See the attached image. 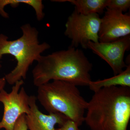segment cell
Here are the masks:
<instances>
[{
    "label": "cell",
    "mask_w": 130,
    "mask_h": 130,
    "mask_svg": "<svg viewBox=\"0 0 130 130\" xmlns=\"http://www.w3.org/2000/svg\"><path fill=\"white\" fill-rule=\"evenodd\" d=\"M101 23L99 14L84 15L74 9L66 24L64 34L71 40L70 47L76 48L81 46L86 49L89 42H99Z\"/></svg>",
    "instance_id": "cell-5"
},
{
    "label": "cell",
    "mask_w": 130,
    "mask_h": 130,
    "mask_svg": "<svg viewBox=\"0 0 130 130\" xmlns=\"http://www.w3.org/2000/svg\"><path fill=\"white\" fill-rule=\"evenodd\" d=\"M84 121L91 130H127L130 119V88L113 86L94 92Z\"/></svg>",
    "instance_id": "cell-2"
},
{
    "label": "cell",
    "mask_w": 130,
    "mask_h": 130,
    "mask_svg": "<svg viewBox=\"0 0 130 130\" xmlns=\"http://www.w3.org/2000/svg\"><path fill=\"white\" fill-rule=\"evenodd\" d=\"M37 100L35 96H30V111L25 117L28 130H55L56 125H61L68 119L60 113H43L38 107Z\"/></svg>",
    "instance_id": "cell-9"
},
{
    "label": "cell",
    "mask_w": 130,
    "mask_h": 130,
    "mask_svg": "<svg viewBox=\"0 0 130 130\" xmlns=\"http://www.w3.org/2000/svg\"><path fill=\"white\" fill-rule=\"evenodd\" d=\"M2 67V65L1 64V63H0V69H1Z\"/></svg>",
    "instance_id": "cell-17"
},
{
    "label": "cell",
    "mask_w": 130,
    "mask_h": 130,
    "mask_svg": "<svg viewBox=\"0 0 130 130\" xmlns=\"http://www.w3.org/2000/svg\"><path fill=\"white\" fill-rule=\"evenodd\" d=\"M21 3L28 5L33 8L38 21H41L44 18V6L41 0H0V15L5 18H8L9 14L4 9L5 6L9 5L12 7H17L19 4Z\"/></svg>",
    "instance_id": "cell-12"
},
{
    "label": "cell",
    "mask_w": 130,
    "mask_h": 130,
    "mask_svg": "<svg viewBox=\"0 0 130 130\" xmlns=\"http://www.w3.org/2000/svg\"><path fill=\"white\" fill-rule=\"evenodd\" d=\"M21 79L13 85L8 93L5 89L0 91V102L4 107L2 119L0 121V129L13 130L16 121L22 115H27L30 111V96L27 94Z\"/></svg>",
    "instance_id": "cell-6"
},
{
    "label": "cell",
    "mask_w": 130,
    "mask_h": 130,
    "mask_svg": "<svg viewBox=\"0 0 130 130\" xmlns=\"http://www.w3.org/2000/svg\"><path fill=\"white\" fill-rule=\"evenodd\" d=\"M89 86L91 90L94 92L102 88L113 86L130 88V65L127 66L125 71L113 77L102 80L91 81Z\"/></svg>",
    "instance_id": "cell-11"
},
{
    "label": "cell",
    "mask_w": 130,
    "mask_h": 130,
    "mask_svg": "<svg viewBox=\"0 0 130 130\" xmlns=\"http://www.w3.org/2000/svg\"><path fill=\"white\" fill-rule=\"evenodd\" d=\"M130 7V0H108L107 8L126 12Z\"/></svg>",
    "instance_id": "cell-13"
},
{
    "label": "cell",
    "mask_w": 130,
    "mask_h": 130,
    "mask_svg": "<svg viewBox=\"0 0 130 130\" xmlns=\"http://www.w3.org/2000/svg\"><path fill=\"white\" fill-rule=\"evenodd\" d=\"M36 97L48 113L61 114L79 126L84 122L88 102L75 85L62 80H53L37 87Z\"/></svg>",
    "instance_id": "cell-4"
},
{
    "label": "cell",
    "mask_w": 130,
    "mask_h": 130,
    "mask_svg": "<svg viewBox=\"0 0 130 130\" xmlns=\"http://www.w3.org/2000/svg\"><path fill=\"white\" fill-rule=\"evenodd\" d=\"M106 8L105 15L101 19L99 42H110L130 35V15Z\"/></svg>",
    "instance_id": "cell-8"
},
{
    "label": "cell",
    "mask_w": 130,
    "mask_h": 130,
    "mask_svg": "<svg viewBox=\"0 0 130 130\" xmlns=\"http://www.w3.org/2000/svg\"><path fill=\"white\" fill-rule=\"evenodd\" d=\"M6 81L5 77H0V91L4 89L6 85Z\"/></svg>",
    "instance_id": "cell-16"
},
{
    "label": "cell",
    "mask_w": 130,
    "mask_h": 130,
    "mask_svg": "<svg viewBox=\"0 0 130 130\" xmlns=\"http://www.w3.org/2000/svg\"><path fill=\"white\" fill-rule=\"evenodd\" d=\"M55 2H68L75 6V10L80 14H101L106 8L108 0H58Z\"/></svg>",
    "instance_id": "cell-10"
},
{
    "label": "cell",
    "mask_w": 130,
    "mask_h": 130,
    "mask_svg": "<svg viewBox=\"0 0 130 130\" xmlns=\"http://www.w3.org/2000/svg\"><path fill=\"white\" fill-rule=\"evenodd\" d=\"M32 70L33 84L36 87L59 80L76 86H89L91 82L92 64L81 50L69 47L46 56H41Z\"/></svg>",
    "instance_id": "cell-1"
},
{
    "label": "cell",
    "mask_w": 130,
    "mask_h": 130,
    "mask_svg": "<svg viewBox=\"0 0 130 130\" xmlns=\"http://www.w3.org/2000/svg\"><path fill=\"white\" fill-rule=\"evenodd\" d=\"M21 29L22 36L13 41H9L7 36L0 34V62L6 54L14 56L17 61L14 69L4 77L6 83L11 85L25 79L32 63L38 60L42 53L50 48V45L46 42L40 43L39 32L35 27L26 24Z\"/></svg>",
    "instance_id": "cell-3"
},
{
    "label": "cell",
    "mask_w": 130,
    "mask_h": 130,
    "mask_svg": "<svg viewBox=\"0 0 130 130\" xmlns=\"http://www.w3.org/2000/svg\"><path fill=\"white\" fill-rule=\"evenodd\" d=\"M26 115H21L16 121L13 130H28L26 121Z\"/></svg>",
    "instance_id": "cell-15"
},
{
    "label": "cell",
    "mask_w": 130,
    "mask_h": 130,
    "mask_svg": "<svg viewBox=\"0 0 130 130\" xmlns=\"http://www.w3.org/2000/svg\"><path fill=\"white\" fill-rule=\"evenodd\" d=\"M79 126L74 121L68 119L61 125L55 130H81Z\"/></svg>",
    "instance_id": "cell-14"
},
{
    "label": "cell",
    "mask_w": 130,
    "mask_h": 130,
    "mask_svg": "<svg viewBox=\"0 0 130 130\" xmlns=\"http://www.w3.org/2000/svg\"><path fill=\"white\" fill-rule=\"evenodd\" d=\"M87 47L105 60L111 67L115 76L122 72L123 68L127 67L124 61V56L126 51L130 49V36L110 42L89 41Z\"/></svg>",
    "instance_id": "cell-7"
}]
</instances>
